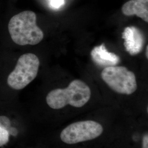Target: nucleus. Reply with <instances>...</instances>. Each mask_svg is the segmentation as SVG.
Here are the masks:
<instances>
[{
  "mask_svg": "<svg viewBox=\"0 0 148 148\" xmlns=\"http://www.w3.org/2000/svg\"><path fill=\"white\" fill-rule=\"evenodd\" d=\"M90 87L80 79H75L65 88H57L48 93L46 97L48 106L53 109H60L67 105L81 108L90 101Z\"/></svg>",
  "mask_w": 148,
  "mask_h": 148,
  "instance_id": "2",
  "label": "nucleus"
},
{
  "mask_svg": "<svg viewBox=\"0 0 148 148\" xmlns=\"http://www.w3.org/2000/svg\"><path fill=\"white\" fill-rule=\"evenodd\" d=\"M122 13L126 16L136 15L148 22V0H130L122 7Z\"/></svg>",
  "mask_w": 148,
  "mask_h": 148,
  "instance_id": "8",
  "label": "nucleus"
},
{
  "mask_svg": "<svg viewBox=\"0 0 148 148\" xmlns=\"http://www.w3.org/2000/svg\"><path fill=\"white\" fill-rule=\"evenodd\" d=\"M90 56L95 64L106 68L116 66L120 62V58L117 54L108 51L104 43L93 48Z\"/></svg>",
  "mask_w": 148,
  "mask_h": 148,
  "instance_id": "7",
  "label": "nucleus"
},
{
  "mask_svg": "<svg viewBox=\"0 0 148 148\" xmlns=\"http://www.w3.org/2000/svg\"><path fill=\"white\" fill-rule=\"evenodd\" d=\"M145 56L147 58H148V46L147 45L146 47V51H145Z\"/></svg>",
  "mask_w": 148,
  "mask_h": 148,
  "instance_id": "12",
  "label": "nucleus"
},
{
  "mask_svg": "<svg viewBox=\"0 0 148 148\" xmlns=\"http://www.w3.org/2000/svg\"><path fill=\"white\" fill-rule=\"evenodd\" d=\"M51 5L54 8H59L64 4V0H50Z\"/></svg>",
  "mask_w": 148,
  "mask_h": 148,
  "instance_id": "10",
  "label": "nucleus"
},
{
  "mask_svg": "<svg viewBox=\"0 0 148 148\" xmlns=\"http://www.w3.org/2000/svg\"><path fill=\"white\" fill-rule=\"evenodd\" d=\"M8 31L14 42L20 45H36L43 38L42 30L36 24V15L31 11H23L12 17Z\"/></svg>",
  "mask_w": 148,
  "mask_h": 148,
  "instance_id": "1",
  "label": "nucleus"
},
{
  "mask_svg": "<svg viewBox=\"0 0 148 148\" xmlns=\"http://www.w3.org/2000/svg\"><path fill=\"white\" fill-rule=\"evenodd\" d=\"M124 40V46L128 53L135 56L140 53L143 50L145 43V37L142 32L134 26L125 28L122 34Z\"/></svg>",
  "mask_w": 148,
  "mask_h": 148,
  "instance_id": "6",
  "label": "nucleus"
},
{
  "mask_svg": "<svg viewBox=\"0 0 148 148\" xmlns=\"http://www.w3.org/2000/svg\"><path fill=\"white\" fill-rule=\"evenodd\" d=\"M148 148V133L145 134L143 136L142 140V148Z\"/></svg>",
  "mask_w": 148,
  "mask_h": 148,
  "instance_id": "11",
  "label": "nucleus"
},
{
  "mask_svg": "<svg viewBox=\"0 0 148 148\" xmlns=\"http://www.w3.org/2000/svg\"><path fill=\"white\" fill-rule=\"evenodd\" d=\"M40 64L39 59L34 54L21 55L14 70L8 77L9 87L15 90H22L27 87L37 76Z\"/></svg>",
  "mask_w": 148,
  "mask_h": 148,
  "instance_id": "3",
  "label": "nucleus"
},
{
  "mask_svg": "<svg viewBox=\"0 0 148 148\" xmlns=\"http://www.w3.org/2000/svg\"><path fill=\"white\" fill-rule=\"evenodd\" d=\"M103 132L101 123L92 120L76 122L65 127L60 133L64 143L74 144L91 140L99 137Z\"/></svg>",
  "mask_w": 148,
  "mask_h": 148,
  "instance_id": "5",
  "label": "nucleus"
},
{
  "mask_svg": "<svg viewBox=\"0 0 148 148\" xmlns=\"http://www.w3.org/2000/svg\"><path fill=\"white\" fill-rule=\"evenodd\" d=\"M10 140V134L8 131L0 125V148L5 146L8 143Z\"/></svg>",
  "mask_w": 148,
  "mask_h": 148,
  "instance_id": "9",
  "label": "nucleus"
},
{
  "mask_svg": "<svg viewBox=\"0 0 148 148\" xmlns=\"http://www.w3.org/2000/svg\"><path fill=\"white\" fill-rule=\"evenodd\" d=\"M101 77L111 90L118 93L130 95L137 89L135 74L126 67H106L101 71Z\"/></svg>",
  "mask_w": 148,
  "mask_h": 148,
  "instance_id": "4",
  "label": "nucleus"
}]
</instances>
